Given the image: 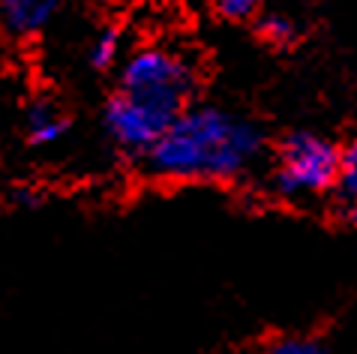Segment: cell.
<instances>
[{
    "label": "cell",
    "instance_id": "10",
    "mask_svg": "<svg viewBox=\"0 0 357 354\" xmlns=\"http://www.w3.org/2000/svg\"><path fill=\"white\" fill-rule=\"evenodd\" d=\"M264 354H331L319 339L310 337H280L267 346Z\"/></svg>",
    "mask_w": 357,
    "mask_h": 354
},
{
    "label": "cell",
    "instance_id": "6",
    "mask_svg": "<svg viewBox=\"0 0 357 354\" xmlns=\"http://www.w3.org/2000/svg\"><path fill=\"white\" fill-rule=\"evenodd\" d=\"M66 117L61 114V108L48 100H39L27 108V139L33 144H54L63 139L66 132Z\"/></svg>",
    "mask_w": 357,
    "mask_h": 354
},
{
    "label": "cell",
    "instance_id": "3",
    "mask_svg": "<svg viewBox=\"0 0 357 354\" xmlns=\"http://www.w3.org/2000/svg\"><path fill=\"white\" fill-rule=\"evenodd\" d=\"M340 151L315 132H291L280 147L276 190L282 195H315L336 183Z\"/></svg>",
    "mask_w": 357,
    "mask_h": 354
},
{
    "label": "cell",
    "instance_id": "9",
    "mask_svg": "<svg viewBox=\"0 0 357 354\" xmlns=\"http://www.w3.org/2000/svg\"><path fill=\"white\" fill-rule=\"evenodd\" d=\"M117 54H121V33H117L114 27H108V31H102L93 39L91 63L96 66V70H108V66L117 61Z\"/></svg>",
    "mask_w": 357,
    "mask_h": 354
},
{
    "label": "cell",
    "instance_id": "2",
    "mask_svg": "<svg viewBox=\"0 0 357 354\" xmlns=\"http://www.w3.org/2000/svg\"><path fill=\"white\" fill-rule=\"evenodd\" d=\"M195 84V66L181 52H172L162 45L138 48L121 70V93L168 117H177L190 105Z\"/></svg>",
    "mask_w": 357,
    "mask_h": 354
},
{
    "label": "cell",
    "instance_id": "12",
    "mask_svg": "<svg viewBox=\"0 0 357 354\" xmlns=\"http://www.w3.org/2000/svg\"><path fill=\"white\" fill-rule=\"evenodd\" d=\"M354 220H357V201H354Z\"/></svg>",
    "mask_w": 357,
    "mask_h": 354
},
{
    "label": "cell",
    "instance_id": "8",
    "mask_svg": "<svg viewBox=\"0 0 357 354\" xmlns=\"http://www.w3.org/2000/svg\"><path fill=\"white\" fill-rule=\"evenodd\" d=\"M336 190L345 199L357 201V139L351 144H345V151H340V165H336Z\"/></svg>",
    "mask_w": 357,
    "mask_h": 354
},
{
    "label": "cell",
    "instance_id": "11",
    "mask_svg": "<svg viewBox=\"0 0 357 354\" xmlns=\"http://www.w3.org/2000/svg\"><path fill=\"white\" fill-rule=\"evenodd\" d=\"M213 6L228 22H250V18L259 13L261 0H213Z\"/></svg>",
    "mask_w": 357,
    "mask_h": 354
},
{
    "label": "cell",
    "instance_id": "4",
    "mask_svg": "<svg viewBox=\"0 0 357 354\" xmlns=\"http://www.w3.org/2000/svg\"><path fill=\"white\" fill-rule=\"evenodd\" d=\"M105 130L112 135V141L126 153H147L151 147L160 141V135L165 132V126L174 121L156 108L144 105L117 91L105 105Z\"/></svg>",
    "mask_w": 357,
    "mask_h": 354
},
{
    "label": "cell",
    "instance_id": "1",
    "mask_svg": "<svg viewBox=\"0 0 357 354\" xmlns=\"http://www.w3.org/2000/svg\"><path fill=\"white\" fill-rule=\"evenodd\" d=\"M261 147L264 139L252 121L216 105H186L144 156L162 180L225 183L250 171Z\"/></svg>",
    "mask_w": 357,
    "mask_h": 354
},
{
    "label": "cell",
    "instance_id": "5",
    "mask_svg": "<svg viewBox=\"0 0 357 354\" xmlns=\"http://www.w3.org/2000/svg\"><path fill=\"white\" fill-rule=\"evenodd\" d=\"M61 0H0V31L15 39L36 36L54 18Z\"/></svg>",
    "mask_w": 357,
    "mask_h": 354
},
{
    "label": "cell",
    "instance_id": "7",
    "mask_svg": "<svg viewBox=\"0 0 357 354\" xmlns=\"http://www.w3.org/2000/svg\"><path fill=\"white\" fill-rule=\"evenodd\" d=\"M259 33L267 45H273V48H289L294 39H297V27L289 15H264L261 22H259Z\"/></svg>",
    "mask_w": 357,
    "mask_h": 354
}]
</instances>
